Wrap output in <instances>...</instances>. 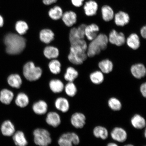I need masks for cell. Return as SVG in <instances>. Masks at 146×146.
Listing matches in <instances>:
<instances>
[{
	"mask_svg": "<svg viewBox=\"0 0 146 146\" xmlns=\"http://www.w3.org/2000/svg\"><path fill=\"white\" fill-rule=\"evenodd\" d=\"M125 42L129 48L134 50H137L140 45L139 36L136 33L130 35L126 39Z\"/></svg>",
	"mask_w": 146,
	"mask_h": 146,
	"instance_id": "22",
	"label": "cell"
},
{
	"mask_svg": "<svg viewBox=\"0 0 146 146\" xmlns=\"http://www.w3.org/2000/svg\"><path fill=\"white\" fill-rule=\"evenodd\" d=\"M49 86L51 91L55 94L61 92L64 88L62 82L59 80H51Z\"/></svg>",
	"mask_w": 146,
	"mask_h": 146,
	"instance_id": "29",
	"label": "cell"
},
{
	"mask_svg": "<svg viewBox=\"0 0 146 146\" xmlns=\"http://www.w3.org/2000/svg\"><path fill=\"white\" fill-rule=\"evenodd\" d=\"M32 109L35 113L41 115L46 113L48 111V105L44 100H40L33 104Z\"/></svg>",
	"mask_w": 146,
	"mask_h": 146,
	"instance_id": "13",
	"label": "cell"
},
{
	"mask_svg": "<svg viewBox=\"0 0 146 146\" xmlns=\"http://www.w3.org/2000/svg\"><path fill=\"white\" fill-rule=\"evenodd\" d=\"M42 71L39 67H36L32 62L25 64L23 68L24 76L30 81H35L41 77Z\"/></svg>",
	"mask_w": 146,
	"mask_h": 146,
	"instance_id": "5",
	"label": "cell"
},
{
	"mask_svg": "<svg viewBox=\"0 0 146 146\" xmlns=\"http://www.w3.org/2000/svg\"><path fill=\"white\" fill-rule=\"evenodd\" d=\"M85 14L88 16L96 15L98 9V5L96 1H89L86 3L84 7Z\"/></svg>",
	"mask_w": 146,
	"mask_h": 146,
	"instance_id": "20",
	"label": "cell"
},
{
	"mask_svg": "<svg viewBox=\"0 0 146 146\" xmlns=\"http://www.w3.org/2000/svg\"><path fill=\"white\" fill-rule=\"evenodd\" d=\"M61 63L56 60L51 61L49 64V67L50 72L54 74H59L61 71Z\"/></svg>",
	"mask_w": 146,
	"mask_h": 146,
	"instance_id": "36",
	"label": "cell"
},
{
	"mask_svg": "<svg viewBox=\"0 0 146 146\" xmlns=\"http://www.w3.org/2000/svg\"><path fill=\"white\" fill-rule=\"evenodd\" d=\"M46 122L49 125L53 127H57L61 123V117L57 112L52 111L47 113L45 119Z\"/></svg>",
	"mask_w": 146,
	"mask_h": 146,
	"instance_id": "12",
	"label": "cell"
},
{
	"mask_svg": "<svg viewBox=\"0 0 146 146\" xmlns=\"http://www.w3.org/2000/svg\"><path fill=\"white\" fill-rule=\"evenodd\" d=\"M40 38L43 42L48 44L54 39V34L52 31L49 29H43L40 32Z\"/></svg>",
	"mask_w": 146,
	"mask_h": 146,
	"instance_id": "27",
	"label": "cell"
},
{
	"mask_svg": "<svg viewBox=\"0 0 146 146\" xmlns=\"http://www.w3.org/2000/svg\"><path fill=\"white\" fill-rule=\"evenodd\" d=\"M66 135L68 138L74 145H77L80 143V139L79 136L76 133L74 132L65 133Z\"/></svg>",
	"mask_w": 146,
	"mask_h": 146,
	"instance_id": "37",
	"label": "cell"
},
{
	"mask_svg": "<svg viewBox=\"0 0 146 146\" xmlns=\"http://www.w3.org/2000/svg\"><path fill=\"white\" fill-rule=\"evenodd\" d=\"M66 94L70 97H73L77 94V89L73 82H69L65 87Z\"/></svg>",
	"mask_w": 146,
	"mask_h": 146,
	"instance_id": "35",
	"label": "cell"
},
{
	"mask_svg": "<svg viewBox=\"0 0 146 146\" xmlns=\"http://www.w3.org/2000/svg\"><path fill=\"white\" fill-rule=\"evenodd\" d=\"M84 0H71L72 3L75 7H79L82 6Z\"/></svg>",
	"mask_w": 146,
	"mask_h": 146,
	"instance_id": "41",
	"label": "cell"
},
{
	"mask_svg": "<svg viewBox=\"0 0 146 146\" xmlns=\"http://www.w3.org/2000/svg\"><path fill=\"white\" fill-rule=\"evenodd\" d=\"M71 47L68 59L74 64L81 65L87 59L88 45L84 39L70 41Z\"/></svg>",
	"mask_w": 146,
	"mask_h": 146,
	"instance_id": "2",
	"label": "cell"
},
{
	"mask_svg": "<svg viewBox=\"0 0 146 146\" xmlns=\"http://www.w3.org/2000/svg\"><path fill=\"white\" fill-rule=\"evenodd\" d=\"M108 39L110 43L118 46H121L125 44L126 39L123 33H118L115 30H112L110 33Z\"/></svg>",
	"mask_w": 146,
	"mask_h": 146,
	"instance_id": "6",
	"label": "cell"
},
{
	"mask_svg": "<svg viewBox=\"0 0 146 146\" xmlns=\"http://www.w3.org/2000/svg\"><path fill=\"white\" fill-rule=\"evenodd\" d=\"M4 19L2 16L0 15V27H2L4 25Z\"/></svg>",
	"mask_w": 146,
	"mask_h": 146,
	"instance_id": "44",
	"label": "cell"
},
{
	"mask_svg": "<svg viewBox=\"0 0 146 146\" xmlns=\"http://www.w3.org/2000/svg\"><path fill=\"white\" fill-rule=\"evenodd\" d=\"M89 77L92 83L97 85L103 83L104 80L103 73L100 71H96L91 73Z\"/></svg>",
	"mask_w": 146,
	"mask_h": 146,
	"instance_id": "28",
	"label": "cell"
},
{
	"mask_svg": "<svg viewBox=\"0 0 146 146\" xmlns=\"http://www.w3.org/2000/svg\"><path fill=\"white\" fill-rule=\"evenodd\" d=\"M13 142L16 146H27L28 142L22 131H16L12 137Z\"/></svg>",
	"mask_w": 146,
	"mask_h": 146,
	"instance_id": "15",
	"label": "cell"
},
{
	"mask_svg": "<svg viewBox=\"0 0 146 146\" xmlns=\"http://www.w3.org/2000/svg\"><path fill=\"white\" fill-rule=\"evenodd\" d=\"M70 120L73 127L77 129H81L86 124V116L83 113L76 112L72 115Z\"/></svg>",
	"mask_w": 146,
	"mask_h": 146,
	"instance_id": "7",
	"label": "cell"
},
{
	"mask_svg": "<svg viewBox=\"0 0 146 146\" xmlns=\"http://www.w3.org/2000/svg\"><path fill=\"white\" fill-rule=\"evenodd\" d=\"M15 127L11 120H4L0 125V132L5 137H12L16 132Z\"/></svg>",
	"mask_w": 146,
	"mask_h": 146,
	"instance_id": "9",
	"label": "cell"
},
{
	"mask_svg": "<svg viewBox=\"0 0 146 146\" xmlns=\"http://www.w3.org/2000/svg\"><path fill=\"white\" fill-rule=\"evenodd\" d=\"M86 25L85 24H82L79 25L78 28H76V34L78 39H84L85 37V29Z\"/></svg>",
	"mask_w": 146,
	"mask_h": 146,
	"instance_id": "39",
	"label": "cell"
},
{
	"mask_svg": "<svg viewBox=\"0 0 146 146\" xmlns=\"http://www.w3.org/2000/svg\"><path fill=\"white\" fill-rule=\"evenodd\" d=\"M145 134H144V136H145V138H146V129H145Z\"/></svg>",
	"mask_w": 146,
	"mask_h": 146,
	"instance_id": "47",
	"label": "cell"
},
{
	"mask_svg": "<svg viewBox=\"0 0 146 146\" xmlns=\"http://www.w3.org/2000/svg\"><path fill=\"white\" fill-rule=\"evenodd\" d=\"M108 42V36L106 35L98 34L88 46L87 51L88 57H94L99 54L102 51L105 50L107 48Z\"/></svg>",
	"mask_w": 146,
	"mask_h": 146,
	"instance_id": "3",
	"label": "cell"
},
{
	"mask_svg": "<svg viewBox=\"0 0 146 146\" xmlns=\"http://www.w3.org/2000/svg\"><path fill=\"white\" fill-rule=\"evenodd\" d=\"M101 12L102 18L106 22L112 21L114 18V11L112 8L108 5H104L102 7Z\"/></svg>",
	"mask_w": 146,
	"mask_h": 146,
	"instance_id": "26",
	"label": "cell"
},
{
	"mask_svg": "<svg viewBox=\"0 0 146 146\" xmlns=\"http://www.w3.org/2000/svg\"><path fill=\"white\" fill-rule=\"evenodd\" d=\"M114 18L115 23L119 27L125 26L128 24L130 21L129 14L122 11H120L115 14Z\"/></svg>",
	"mask_w": 146,
	"mask_h": 146,
	"instance_id": "14",
	"label": "cell"
},
{
	"mask_svg": "<svg viewBox=\"0 0 146 146\" xmlns=\"http://www.w3.org/2000/svg\"><path fill=\"white\" fill-rule=\"evenodd\" d=\"M99 31V27L96 24L87 25L85 29V37L88 40L91 41L97 36Z\"/></svg>",
	"mask_w": 146,
	"mask_h": 146,
	"instance_id": "17",
	"label": "cell"
},
{
	"mask_svg": "<svg viewBox=\"0 0 146 146\" xmlns=\"http://www.w3.org/2000/svg\"><path fill=\"white\" fill-rule=\"evenodd\" d=\"M15 104L17 107L25 108L28 105L30 100L28 96L24 93H19L14 100Z\"/></svg>",
	"mask_w": 146,
	"mask_h": 146,
	"instance_id": "24",
	"label": "cell"
},
{
	"mask_svg": "<svg viewBox=\"0 0 146 146\" xmlns=\"http://www.w3.org/2000/svg\"><path fill=\"white\" fill-rule=\"evenodd\" d=\"M59 50L55 47L49 46L45 47L44 50V54L48 59H54L59 55Z\"/></svg>",
	"mask_w": 146,
	"mask_h": 146,
	"instance_id": "31",
	"label": "cell"
},
{
	"mask_svg": "<svg viewBox=\"0 0 146 146\" xmlns=\"http://www.w3.org/2000/svg\"><path fill=\"white\" fill-rule=\"evenodd\" d=\"M59 146H73L72 142L66 135L65 133L62 134L60 136L58 141Z\"/></svg>",
	"mask_w": 146,
	"mask_h": 146,
	"instance_id": "38",
	"label": "cell"
},
{
	"mask_svg": "<svg viewBox=\"0 0 146 146\" xmlns=\"http://www.w3.org/2000/svg\"><path fill=\"white\" fill-rule=\"evenodd\" d=\"M78 71L72 67H68L65 74V79L69 82H73L78 77Z\"/></svg>",
	"mask_w": 146,
	"mask_h": 146,
	"instance_id": "33",
	"label": "cell"
},
{
	"mask_svg": "<svg viewBox=\"0 0 146 146\" xmlns=\"http://www.w3.org/2000/svg\"><path fill=\"white\" fill-rule=\"evenodd\" d=\"M140 93L144 98L146 97V83L145 82L142 83L140 86L139 89Z\"/></svg>",
	"mask_w": 146,
	"mask_h": 146,
	"instance_id": "40",
	"label": "cell"
},
{
	"mask_svg": "<svg viewBox=\"0 0 146 146\" xmlns=\"http://www.w3.org/2000/svg\"><path fill=\"white\" fill-rule=\"evenodd\" d=\"M130 122L132 127L136 129H143L146 127L145 118L139 114H134L131 117Z\"/></svg>",
	"mask_w": 146,
	"mask_h": 146,
	"instance_id": "16",
	"label": "cell"
},
{
	"mask_svg": "<svg viewBox=\"0 0 146 146\" xmlns=\"http://www.w3.org/2000/svg\"><path fill=\"white\" fill-rule=\"evenodd\" d=\"M34 141L38 146H49L52 142L50 132L43 128L36 129L33 132Z\"/></svg>",
	"mask_w": 146,
	"mask_h": 146,
	"instance_id": "4",
	"label": "cell"
},
{
	"mask_svg": "<svg viewBox=\"0 0 146 146\" xmlns=\"http://www.w3.org/2000/svg\"></svg>",
	"mask_w": 146,
	"mask_h": 146,
	"instance_id": "48",
	"label": "cell"
},
{
	"mask_svg": "<svg viewBox=\"0 0 146 146\" xmlns=\"http://www.w3.org/2000/svg\"><path fill=\"white\" fill-rule=\"evenodd\" d=\"M3 41L5 46V52L11 56L21 54L26 46L25 38L12 32H9L5 34Z\"/></svg>",
	"mask_w": 146,
	"mask_h": 146,
	"instance_id": "1",
	"label": "cell"
},
{
	"mask_svg": "<svg viewBox=\"0 0 146 146\" xmlns=\"http://www.w3.org/2000/svg\"><path fill=\"white\" fill-rule=\"evenodd\" d=\"M140 35L144 39L146 38V27L144 26L142 27L140 31Z\"/></svg>",
	"mask_w": 146,
	"mask_h": 146,
	"instance_id": "42",
	"label": "cell"
},
{
	"mask_svg": "<svg viewBox=\"0 0 146 146\" xmlns=\"http://www.w3.org/2000/svg\"><path fill=\"white\" fill-rule=\"evenodd\" d=\"M106 146H119L118 144L115 142H111L107 144Z\"/></svg>",
	"mask_w": 146,
	"mask_h": 146,
	"instance_id": "45",
	"label": "cell"
},
{
	"mask_svg": "<svg viewBox=\"0 0 146 146\" xmlns=\"http://www.w3.org/2000/svg\"><path fill=\"white\" fill-rule=\"evenodd\" d=\"M98 66L100 71L103 74H108L112 72L114 65L112 61L106 59L100 61L98 64Z\"/></svg>",
	"mask_w": 146,
	"mask_h": 146,
	"instance_id": "25",
	"label": "cell"
},
{
	"mask_svg": "<svg viewBox=\"0 0 146 146\" xmlns=\"http://www.w3.org/2000/svg\"><path fill=\"white\" fill-rule=\"evenodd\" d=\"M63 10L61 7L54 6L51 8L48 12L49 16L52 19L57 20L62 18L63 15Z\"/></svg>",
	"mask_w": 146,
	"mask_h": 146,
	"instance_id": "32",
	"label": "cell"
},
{
	"mask_svg": "<svg viewBox=\"0 0 146 146\" xmlns=\"http://www.w3.org/2000/svg\"><path fill=\"white\" fill-rule=\"evenodd\" d=\"M130 71L132 76L137 79H141L146 75L145 67L141 63L136 64L132 65L131 67Z\"/></svg>",
	"mask_w": 146,
	"mask_h": 146,
	"instance_id": "11",
	"label": "cell"
},
{
	"mask_svg": "<svg viewBox=\"0 0 146 146\" xmlns=\"http://www.w3.org/2000/svg\"><path fill=\"white\" fill-rule=\"evenodd\" d=\"M14 98V93L10 89L3 88L0 91V102L3 104L10 105L13 102Z\"/></svg>",
	"mask_w": 146,
	"mask_h": 146,
	"instance_id": "10",
	"label": "cell"
},
{
	"mask_svg": "<svg viewBox=\"0 0 146 146\" xmlns=\"http://www.w3.org/2000/svg\"><path fill=\"white\" fill-rule=\"evenodd\" d=\"M123 146H135L134 145H132V144H126L125 145H124Z\"/></svg>",
	"mask_w": 146,
	"mask_h": 146,
	"instance_id": "46",
	"label": "cell"
},
{
	"mask_svg": "<svg viewBox=\"0 0 146 146\" xmlns=\"http://www.w3.org/2000/svg\"><path fill=\"white\" fill-rule=\"evenodd\" d=\"M7 82L9 86L13 88L19 89L22 84L21 76L17 74L9 75L7 78Z\"/></svg>",
	"mask_w": 146,
	"mask_h": 146,
	"instance_id": "23",
	"label": "cell"
},
{
	"mask_svg": "<svg viewBox=\"0 0 146 146\" xmlns=\"http://www.w3.org/2000/svg\"><path fill=\"white\" fill-rule=\"evenodd\" d=\"M16 31L20 35H22L27 33L29 29V26L25 22L23 21H18L15 25Z\"/></svg>",
	"mask_w": 146,
	"mask_h": 146,
	"instance_id": "34",
	"label": "cell"
},
{
	"mask_svg": "<svg viewBox=\"0 0 146 146\" xmlns=\"http://www.w3.org/2000/svg\"><path fill=\"white\" fill-rule=\"evenodd\" d=\"M54 106L56 109L63 113L68 112L70 107L68 100L64 97L56 98L54 102Z\"/></svg>",
	"mask_w": 146,
	"mask_h": 146,
	"instance_id": "18",
	"label": "cell"
},
{
	"mask_svg": "<svg viewBox=\"0 0 146 146\" xmlns=\"http://www.w3.org/2000/svg\"><path fill=\"white\" fill-rule=\"evenodd\" d=\"M62 19L67 27H71L75 24L77 21V15L72 11H69L63 14Z\"/></svg>",
	"mask_w": 146,
	"mask_h": 146,
	"instance_id": "19",
	"label": "cell"
},
{
	"mask_svg": "<svg viewBox=\"0 0 146 146\" xmlns=\"http://www.w3.org/2000/svg\"><path fill=\"white\" fill-rule=\"evenodd\" d=\"M92 132L94 136L97 138L105 140L108 137V131L106 128L103 126L98 125L94 127Z\"/></svg>",
	"mask_w": 146,
	"mask_h": 146,
	"instance_id": "21",
	"label": "cell"
},
{
	"mask_svg": "<svg viewBox=\"0 0 146 146\" xmlns=\"http://www.w3.org/2000/svg\"><path fill=\"white\" fill-rule=\"evenodd\" d=\"M58 0H43V2L45 5H50L56 2Z\"/></svg>",
	"mask_w": 146,
	"mask_h": 146,
	"instance_id": "43",
	"label": "cell"
},
{
	"mask_svg": "<svg viewBox=\"0 0 146 146\" xmlns=\"http://www.w3.org/2000/svg\"><path fill=\"white\" fill-rule=\"evenodd\" d=\"M110 136L114 141L119 143H123L126 141L127 139V133L123 128L115 127L111 131Z\"/></svg>",
	"mask_w": 146,
	"mask_h": 146,
	"instance_id": "8",
	"label": "cell"
},
{
	"mask_svg": "<svg viewBox=\"0 0 146 146\" xmlns=\"http://www.w3.org/2000/svg\"><path fill=\"white\" fill-rule=\"evenodd\" d=\"M108 105L111 110L119 111L122 108V104L120 100L115 97H111L108 101Z\"/></svg>",
	"mask_w": 146,
	"mask_h": 146,
	"instance_id": "30",
	"label": "cell"
}]
</instances>
